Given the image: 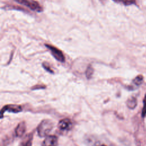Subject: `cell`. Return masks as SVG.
<instances>
[{
	"label": "cell",
	"instance_id": "obj_2",
	"mask_svg": "<svg viewBox=\"0 0 146 146\" xmlns=\"http://www.w3.org/2000/svg\"><path fill=\"white\" fill-rule=\"evenodd\" d=\"M18 3L29 7L33 10L40 12L42 10V8L39 3L34 0H15Z\"/></svg>",
	"mask_w": 146,
	"mask_h": 146
},
{
	"label": "cell",
	"instance_id": "obj_10",
	"mask_svg": "<svg viewBox=\"0 0 146 146\" xmlns=\"http://www.w3.org/2000/svg\"><path fill=\"white\" fill-rule=\"evenodd\" d=\"M116 2L121 3L124 5H130L135 4L136 3V0H113Z\"/></svg>",
	"mask_w": 146,
	"mask_h": 146
},
{
	"label": "cell",
	"instance_id": "obj_4",
	"mask_svg": "<svg viewBox=\"0 0 146 146\" xmlns=\"http://www.w3.org/2000/svg\"><path fill=\"white\" fill-rule=\"evenodd\" d=\"M58 144V138L55 135H48L42 143V146H57Z\"/></svg>",
	"mask_w": 146,
	"mask_h": 146
},
{
	"label": "cell",
	"instance_id": "obj_5",
	"mask_svg": "<svg viewBox=\"0 0 146 146\" xmlns=\"http://www.w3.org/2000/svg\"><path fill=\"white\" fill-rule=\"evenodd\" d=\"M72 123L71 121L67 118L62 119L58 124V127L62 131H68L71 129Z\"/></svg>",
	"mask_w": 146,
	"mask_h": 146
},
{
	"label": "cell",
	"instance_id": "obj_15",
	"mask_svg": "<svg viewBox=\"0 0 146 146\" xmlns=\"http://www.w3.org/2000/svg\"><path fill=\"white\" fill-rule=\"evenodd\" d=\"M97 146H106L105 145H97Z\"/></svg>",
	"mask_w": 146,
	"mask_h": 146
},
{
	"label": "cell",
	"instance_id": "obj_1",
	"mask_svg": "<svg viewBox=\"0 0 146 146\" xmlns=\"http://www.w3.org/2000/svg\"><path fill=\"white\" fill-rule=\"evenodd\" d=\"M53 128V123L48 119L42 120L37 127V132L40 137L48 136V133Z\"/></svg>",
	"mask_w": 146,
	"mask_h": 146
},
{
	"label": "cell",
	"instance_id": "obj_9",
	"mask_svg": "<svg viewBox=\"0 0 146 146\" xmlns=\"http://www.w3.org/2000/svg\"><path fill=\"white\" fill-rule=\"evenodd\" d=\"M137 105V100L136 98L131 96L127 101V106L130 109H133Z\"/></svg>",
	"mask_w": 146,
	"mask_h": 146
},
{
	"label": "cell",
	"instance_id": "obj_13",
	"mask_svg": "<svg viewBox=\"0 0 146 146\" xmlns=\"http://www.w3.org/2000/svg\"><path fill=\"white\" fill-rule=\"evenodd\" d=\"M143 103H144V106L142 110V117H144L146 115V94L145 95L144 98L143 99Z\"/></svg>",
	"mask_w": 146,
	"mask_h": 146
},
{
	"label": "cell",
	"instance_id": "obj_12",
	"mask_svg": "<svg viewBox=\"0 0 146 146\" xmlns=\"http://www.w3.org/2000/svg\"><path fill=\"white\" fill-rule=\"evenodd\" d=\"M143 80V76L141 75H139L137 76L133 80V82L135 83V84L137 86L140 85Z\"/></svg>",
	"mask_w": 146,
	"mask_h": 146
},
{
	"label": "cell",
	"instance_id": "obj_6",
	"mask_svg": "<svg viewBox=\"0 0 146 146\" xmlns=\"http://www.w3.org/2000/svg\"><path fill=\"white\" fill-rule=\"evenodd\" d=\"M26 131V125L24 122H21L17 126L15 132L17 137H22Z\"/></svg>",
	"mask_w": 146,
	"mask_h": 146
},
{
	"label": "cell",
	"instance_id": "obj_8",
	"mask_svg": "<svg viewBox=\"0 0 146 146\" xmlns=\"http://www.w3.org/2000/svg\"><path fill=\"white\" fill-rule=\"evenodd\" d=\"M32 139L33 136L31 134L27 135L19 146H32Z\"/></svg>",
	"mask_w": 146,
	"mask_h": 146
},
{
	"label": "cell",
	"instance_id": "obj_7",
	"mask_svg": "<svg viewBox=\"0 0 146 146\" xmlns=\"http://www.w3.org/2000/svg\"><path fill=\"white\" fill-rule=\"evenodd\" d=\"M8 111L10 112L17 113L22 111V108L20 106L17 105H7L3 107L2 111Z\"/></svg>",
	"mask_w": 146,
	"mask_h": 146
},
{
	"label": "cell",
	"instance_id": "obj_11",
	"mask_svg": "<svg viewBox=\"0 0 146 146\" xmlns=\"http://www.w3.org/2000/svg\"><path fill=\"white\" fill-rule=\"evenodd\" d=\"M94 73V69L92 68V67L91 65H89L87 67V68L86 69V77L88 79H90L91 78L92 74Z\"/></svg>",
	"mask_w": 146,
	"mask_h": 146
},
{
	"label": "cell",
	"instance_id": "obj_3",
	"mask_svg": "<svg viewBox=\"0 0 146 146\" xmlns=\"http://www.w3.org/2000/svg\"><path fill=\"white\" fill-rule=\"evenodd\" d=\"M45 46L47 47V48L51 51V54L53 55V56L58 61L60 62H64L65 60L64 56L62 52L57 48L56 47L52 46L50 44H45Z\"/></svg>",
	"mask_w": 146,
	"mask_h": 146
},
{
	"label": "cell",
	"instance_id": "obj_14",
	"mask_svg": "<svg viewBox=\"0 0 146 146\" xmlns=\"http://www.w3.org/2000/svg\"><path fill=\"white\" fill-rule=\"evenodd\" d=\"M42 65H43V68H44L46 70H47L48 72H51V73H53L52 70L50 68V66H49V64H48V63H47L46 62H44V63H43Z\"/></svg>",
	"mask_w": 146,
	"mask_h": 146
}]
</instances>
